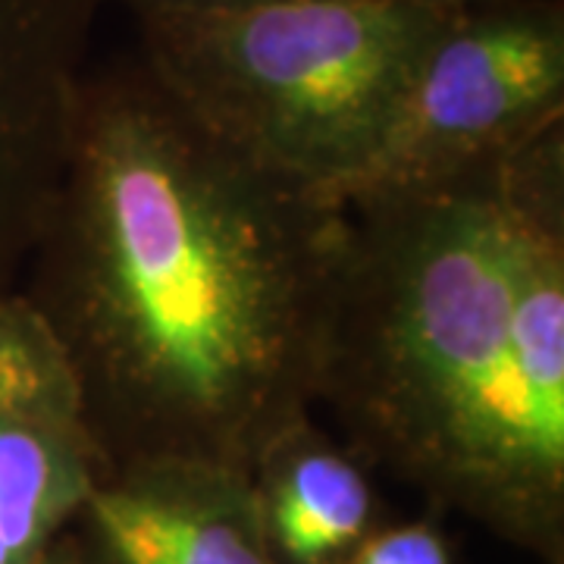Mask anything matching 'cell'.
Here are the masks:
<instances>
[{
	"instance_id": "obj_1",
	"label": "cell",
	"mask_w": 564,
	"mask_h": 564,
	"mask_svg": "<svg viewBox=\"0 0 564 564\" xmlns=\"http://www.w3.org/2000/svg\"><path fill=\"white\" fill-rule=\"evenodd\" d=\"M348 210L263 166L154 69L82 88L22 299L61 343L104 467L251 474L311 421Z\"/></svg>"
},
{
	"instance_id": "obj_2",
	"label": "cell",
	"mask_w": 564,
	"mask_h": 564,
	"mask_svg": "<svg viewBox=\"0 0 564 564\" xmlns=\"http://www.w3.org/2000/svg\"><path fill=\"white\" fill-rule=\"evenodd\" d=\"M317 402L364 462L545 562L564 549L562 126L345 202Z\"/></svg>"
},
{
	"instance_id": "obj_3",
	"label": "cell",
	"mask_w": 564,
	"mask_h": 564,
	"mask_svg": "<svg viewBox=\"0 0 564 564\" xmlns=\"http://www.w3.org/2000/svg\"><path fill=\"white\" fill-rule=\"evenodd\" d=\"M448 20L430 0L148 7L151 69L223 139L343 204Z\"/></svg>"
},
{
	"instance_id": "obj_4",
	"label": "cell",
	"mask_w": 564,
	"mask_h": 564,
	"mask_svg": "<svg viewBox=\"0 0 564 564\" xmlns=\"http://www.w3.org/2000/svg\"><path fill=\"white\" fill-rule=\"evenodd\" d=\"M564 39L545 17L448 20L423 51L355 195L423 185L558 126Z\"/></svg>"
},
{
	"instance_id": "obj_5",
	"label": "cell",
	"mask_w": 564,
	"mask_h": 564,
	"mask_svg": "<svg viewBox=\"0 0 564 564\" xmlns=\"http://www.w3.org/2000/svg\"><path fill=\"white\" fill-rule=\"evenodd\" d=\"M104 470L61 343L22 292L0 295V564L44 562Z\"/></svg>"
},
{
	"instance_id": "obj_6",
	"label": "cell",
	"mask_w": 564,
	"mask_h": 564,
	"mask_svg": "<svg viewBox=\"0 0 564 564\" xmlns=\"http://www.w3.org/2000/svg\"><path fill=\"white\" fill-rule=\"evenodd\" d=\"M98 0H0V295L20 292L69 161Z\"/></svg>"
},
{
	"instance_id": "obj_7",
	"label": "cell",
	"mask_w": 564,
	"mask_h": 564,
	"mask_svg": "<svg viewBox=\"0 0 564 564\" xmlns=\"http://www.w3.org/2000/svg\"><path fill=\"white\" fill-rule=\"evenodd\" d=\"M76 521L82 564H280L254 477L220 464L107 467Z\"/></svg>"
},
{
	"instance_id": "obj_8",
	"label": "cell",
	"mask_w": 564,
	"mask_h": 564,
	"mask_svg": "<svg viewBox=\"0 0 564 564\" xmlns=\"http://www.w3.org/2000/svg\"><path fill=\"white\" fill-rule=\"evenodd\" d=\"M263 530L280 564H345L373 533V489L361 464L314 430H292L254 470Z\"/></svg>"
},
{
	"instance_id": "obj_9",
	"label": "cell",
	"mask_w": 564,
	"mask_h": 564,
	"mask_svg": "<svg viewBox=\"0 0 564 564\" xmlns=\"http://www.w3.org/2000/svg\"><path fill=\"white\" fill-rule=\"evenodd\" d=\"M345 564H452L445 536L426 521L373 530Z\"/></svg>"
},
{
	"instance_id": "obj_10",
	"label": "cell",
	"mask_w": 564,
	"mask_h": 564,
	"mask_svg": "<svg viewBox=\"0 0 564 564\" xmlns=\"http://www.w3.org/2000/svg\"><path fill=\"white\" fill-rule=\"evenodd\" d=\"M239 3H267V0H144V7H239Z\"/></svg>"
},
{
	"instance_id": "obj_11",
	"label": "cell",
	"mask_w": 564,
	"mask_h": 564,
	"mask_svg": "<svg viewBox=\"0 0 564 564\" xmlns=\"http://www.w3.org/2000/svg\"><path fill=\"white\" fill-rule=\"evenodd\" d=\"M41 564H82V562L79 558H76V562H69V558H63V555H57V552L51 549V555H47V558H44Z\"/></svg>"
},
{
	"instance_id": "obj_12",
	"label": "cell",
	"mask_w": 564,
	"mask_h": 564,
	"mask_svg": "<svg viewBox=\"0 0 564 564\" xmlns=\"http://www.w3.org/2000/svg\"><path fill=\"white\" fill-rule=\"evenodd\" d=\"M430 3H445L448 7V0H430Z\"/></svg>"
}]
</instances>
